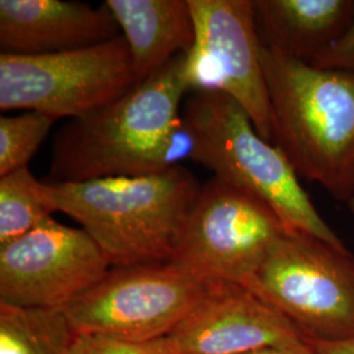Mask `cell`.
Returning a JSON list of instances; mask_svg holds the SVG:
<instances>
[{
	"label": "cell",
	"mask_w": 354,
	"mask_h": 354,
	"mask_svg": "<svg viewBox=\"0 0 354 354\" xmlns=\"http://www.w3.org/2000/svg\"><path fill=\"white\" fill-rule=\"evenodd\" d=\"M201 183L184 165L150 175L46 183L54 212L76 221L112 266L169 263Z\"/></svg>",
	"instance_id": "3"
},
{
	"label": "cell",
	"mask_w": 354,
	"mask_h": 354,
	"mask_svg": "<svg viewBox=\"0 0 354 354\" xmlns=\"http://www.w3.org/2000/svg\"><path fill=\"white\" fill-rule=\"evenodd\" d=\"M75 337L61 308L0 302V354H71Z\"/></svg>",
	"instance_id": "15"
},
{
	"label": "cell",
	"mask_w": 354,
	"mask_h": 354,
	"mask_svg": "<svg viewBox=\"0 0 354 354\" xmlns=\"http://www.w3.org/2000/svg\"><path fill=\"white\" fill-rule=\"evenodd\" d=\"M286 232L272 209L213 176L201 185L169 263L205 282L245 286Z\"/></svg>",
	"instance_id": "7"
},
{
	"label": "cell",
	"mask_w": 354,
	"mask_h": 354,
	"mask_svg": "<svg viewBox=\"0 0 354 354\" xmlns=\"http://www.w3.org/2000/svg\"><path fill=\"white\" fill-rule=\"evenodd\" d=\"M273 143L298 176L354 198V73L322 68L261 42Z\"/></svg>",
	"instance_id": "2"
},
{
	"label": "cell",
	"mask_w": 354,
	"mask_h": 354,
	"mask_svg": "<svg viewBox=\"0 0 354 354\" xmlns=\"http://www.w3.org/2000/svg\"><path fill=\"white\" fill-rule=\"evenodd\" d=\"M322 68H332L354 73V17L351 26L328 49L320 53L311 62Z\"/></svg>",
	"instance_id": "19"
},
{
	"label": "cell",
	"mask_w": 354,
	"mask_h": 354,
	"mask_svg": "<svg viewBox=\"0 0 354 354\" xmlns=\"http://www.w3.org/2000/svg\"><path fill=\"white\" fill-rule=\"evenodd\" d=\"M313 345L322 354H354V339L345 342H313Z\"/></svg>",
	"instance_id": "20"
},
{
	"label": "cell",
	"mask_w": 354,
	"mask_h": 354,
	"mask_svg": "<svg viewBox=\"0 0 354 354\" xmlns=\"http://www.w3.org/2000/svg\"><path fill=\"white\" fill-rule=\"evenodd\" d=\"M185 54L100 109L70 120L54 137L49 183H83L163 172L193 160L183 117Z\"/></svg>",
	"instance_id": "1"
},
{
	"label": "cell",
	"mask_w": 354,
	"mask_h": 354,
	"mask_svg": "<svg viewBox=\"0 0 354 354\" xmlns=\"http://www.w3.org/2000/svg\"><path fill=\"white\" fill-rule=\"evenodd\" d=\"M261 42L311 64L342 37L354 17V0H253Z\"/></svg>",
	"instance_id": "14"
},
{
	"label": "cell",
	"mask_w": 354,
	"mask_h": 354,
	"mask_svg": "<svg viewBox=\"0 0 354 354\" xmlns=\"http://www.w3.org/2000/svg\"><path fill=\"white\" fill-rule=\"evenodd\" d=\"M310 342L354 339V257L304 232H286L245 285Z\"/></svg>",
	"instance_id": "5"
},
{
	"label": "cell",
	"mask_w": 354,
	"mask_h": 354,
	"mask_svg": "<svg viewBox=\"0 0 354 354\" xmlns=\"http://www.w3.org/2000/svg\"><path fill=\"white\" fill-rule=\"evenodd\" d=\"M137 83L122 36L86 49L45 55L0 54V109L80 118Z\"/></svg>",
	"instance_id": "6"
},
{
	"label": "cell",
	"mask_w": 354,
	"mask_h": 354,
	"mask_svg": "<svg viewBox=\"0 0 354 354\" xmlns=\"http://www.w3.org/2000/svg\"><path fill=\"white\" fill-rule=\"evenodd\" d=\"M245 354H322L314 348L313 342L304 346H291V348H263Z\"/></svg>",
	"instance_id": "21"
},
{
	"label": "cell",
	"mask_w": 354,
	"mask_h": 354,
	"mask_svg": "<svg viewBox=\"0 0 354 354\" xmlns=\"http://www.w3.org/2000/svg\"><path fill=\"white\" fill-rule=\"evenodd\" d=\"M348 206H349V209H351V212L353 213L354 215V198L353 200H351L349 203H348Z\"/></svg>",
	"instance_id": "22"
},
{
	"label": "cell",
	"mask_w": 354,
	"mask_h": 354,
	"mask_svg": "<svg viewBox=\"0 0 354 354\" xmlns=\"http://www.w3.org/2000/svg\"><path fill=\"white\" fill-rule=\"evenodd\" d=\"M181 114L196 140L193 163L272 209L290 232L346 250L317 212L289 159L264 140L238 102L222 92H196Z\"/></svg>",
	"instance_id": "4"
},
{
	"label": "cell",
	"mask_w": 354,
	"mask_h": 354,
	"mask_svg": "<svg viewBox=\"0 0 354 354\" xmlns=\"http://www.w3.org/2000/svg\"><path fill=\"white\" fill-rule=\"evenodd\" d=\"M131 55L137 83L196 45L189 0H106Z\"/></svg>",
	"instance_id": "13"
},
{
	"label": "cell",
	"mask_w": 354,
	"mask_h": 354,
	"mask_svg": "<svg viewBox=\"0 0 354 354\" xmlns=\"http://www.w3.org/2000/svg\"><path fill=\"white\" fill-rule=\"evenodd\" d=\"M112 268L83 228L48 218L26 235L0 245V302L64 308Z\"/></svg>",
	"instance_id": "10"
},
{
	"label": "cell",
	"mask_w": 354,
	"mask_h": 354,
	"mask_svg": "<svg viewBox=\"0 0 354 354\" xmlns=\"http://www.w3.org/2000/svg\"><path fill=\"white\" fill-rule=\"evenodd\" d=\"M71 354H175L167 337L130 342L102 335H76Z\"/></svg>",
	"instance_id": "18"
},
{
	"label": "cell",
	"mask_w": 354,
	"mask_h": 354,
	"mask_svg": "<svg viewBox=\"0 0 354 354\" xmlns=\"http://www.w3.org/2000/svg\"><path fill=\"white\" fill-rule=\"evenodd\" d=\"M121 36L105 4L82 1L1 0L0 51L45 55L86 49Z\"/></svg>",
	"instance_id": "12"
},
{
	"label": "cell",
	"mask_w": 354,
	"mask_h": 354,
	"mask_svg": "<svg viewBox=\"0 0 354 354\" xmlns=\"http://www.w3.org/2000/svg\"><path fill=\"white\" fill-rule=\"evenodd\" d=\"M206 289L207 282L171 263L112 266L62 311L76 335L151 342L176 328Z\"/></svg>",
	"instance_id": "8"
},
{
	"label": "cell",
	"mask_w": 354,
	"mask_h": 354,
	"mask_svg": "<svg viewBox=\"0 0 354 354\" xmlns=\"http://www.w3.org/2000/svg\"><path fill=\"white\" fill-rule=\"evenodd\" d=\"M189 4L196 45L185 58L188 89L227 95L248 113L257 133L273 143L253 0H189Z\"/></svg>",
	"instance_id": "9"
},
{
	"label": "cell",
	"mask_w": 354,
	"mask_h": 354,
	"mask_svg": "<svg viewBox=\"0 0 354 354\" xmlns=\"http://www.w3.org/2000/svg\"><path fill=\"white\" fill-rule=\"evenodd\" d=\"M55 121L35 111L0 118V177L28 167Z\"/></svg>",
	"instance_id": "17"
},
{
	"label": "cell",
	"mask_w": 354,
	"mask_h": 354,
	"mask_svg": "<svg viewBox=\"0 0 354 354\" xmlns=\"http://www.w3.org/2000/svg\"><path fill=\"white\" fill-rule=\"evenodd\" d=\"M167 339L175 354H245L311 344L252 290L222 281L207 282L200 302Z\"/></svg>",
	"instance_id": "11"
},
{
	"label": "cell",
	"mask_w": 354,
	"mask_h": 354,
	"mask_svg": "<svg viewBox=\"0 0 354 354\" xmlns=\"http://www.w3.org/2000/svg\"><path fill=\"white\" fill-rule=\"evenodd\" d=\"M53 213L46 183L28 167L0 177V245L38 227Z\"/></svg>",
	"instance_id": "16"
}]
</instances>
